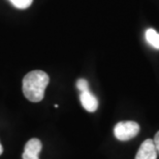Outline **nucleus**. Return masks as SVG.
Returning a JSON list of instances; mask_svg holds the SVG:
<instances>
[{"mask_svg":"<svg viewBox=\"0 0 159 159\" xmlns=\"http://www.w3.org/2000/svg\"><path fill=\"white\" fill-rule=\"evenodd\" d=\"M50 78L43 70H33L23 79V93L31 102H39L43 99L44 90L49 85Z\"/></svg>","mask_w":159,"mask_h":159,"instance_id":"1","label":"nucleus"},{"mask_svg":"<svg viewBox=\"0 0 159 159\" xmlns=\"http://www.w3.org/2000/svg\"><path fill=\"white\" fill-rule=\"evenodd\" d=\"M139 132V125L133 121H123L116 124L114 128V134L117 139L121 142L129 141L135 138Z\"/></svg>","mask_w":159,"mask_h":159,"instance_id":"2","label":"nucleus"},{"mask_svg":"<svg viewBox=\"0 0 159 159\" xmlns=\"http://www.w3.org/2000/svg\"><path fill=\"white\" fill-rule=\"evenodd\" d=\"M157 150L152 139H146L139 147L135 159H156Z\"/></svg>","mask_w":159,"mask_h":159,"instance_id":"3","label":"nucleus"},{"mask_svg":"<svg viewBox=\"0 0 159 159\" xmlns=\"http://www.w3.org/2000/svg\"><path fill=\"white\" fill-rule=\"evenodd\" d=\"M43 145L39 139H31L27 142L24 148L23 159H39V154L40 153Z\"/></svg>","mask_w":159,"mask_h":159,"instance_id":"4","label":"nucleus"},{"mask_svg":"<svg viewBox=\"0 0 159 159\" xmlns=\"http://www.w3.org/2000/svg\"><path fill=\"white\" fill-rule=\"evenodd\" d=\"M80 100H81L83 107H84L87 112L93 113L97 110L98 100L96 96H95L93 93H91L90 90L81 92V94H80Z\"/></svg>","mask_w":159,"mask_h":159,"instance_id":"5","label":"nucleus"},{"mask_svg":"<svg viewBox=\"0 0 159 159\" xmlns=\"http://www.w3.org/2000/svg\"><path fill=\"white\" fill-rule=\"evenodd\" d=\"M146 40L148 41V43L154 48V49L159 50V33L156 30L152 29V28H149V29L146 31Z\"/></svg>","mask_w":159,"mask_h":159,"instance_id":"6","label":"nucleus"},{"mask_svg":"<svg viewBox=\"0 0 159 159\" xmlns=\"http://www.w3.org/2000/svg\"><path fill=\"white\" fill-rule=\"evenodd\" d=\"M9 1H11L16 7H18L20 9H24V8L29 7L33 0H9Z\"/></svg>","mask_w":159,"mask_h":159,"instance_id":"7","label":"nucleus"},{"mask_svg":"<svg viewBox=\"0 0 159 159\" xmlns=\"http://www.w3.org/2000/svg\"><path fill=\"white\" fill-rule=\"evenodd\" d=\"M77 88L80 92H85L89 90V84L88 81L85 79H79L77 81Z\"/></svg>","mask_w":159,"mask_h":159,"instance_id":"8","label":"nucleus"},{"mask_svg":"<svg viewBox=\"0 0 159 159\" xmlns=\"http://www.w3.org/2000/svg\"><path fill=\"white\" fill-rule=\"evenodd\" d=\"M153 142H154L155 148H156V150H157V153L159 154V131L155 134V138L153 139Z\"/></svg>","mask_w":159,"mask_h":159,"instance_id":"9","label":"nucleus"},{"mask_svg":"<svg viewBox=\"0 0 159 159\" xmlns=\"http://www.w3.org/2000/svg\"><path fill=\"white\" fill-rule=\"evenodd\" d=\"M2 152H3V148H2V145L0 144V155L2 154Z\"/></svg>","mask_w":159,"mask_h":159,"instance_id":"10","label":"nucleus"}]
</instances>
